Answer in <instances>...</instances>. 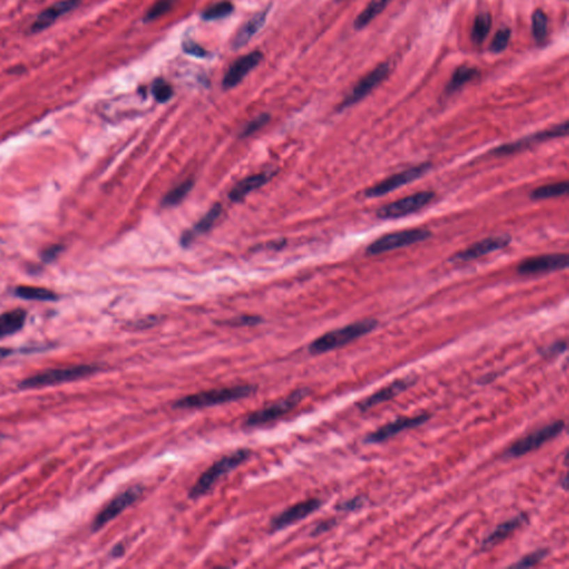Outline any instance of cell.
Here are the masks:
<instances>
[{
  "instance_id": "d4e9b609",
  "label": "cell",
  "mask_w": 569,
  "mask_h": 569,
  "mask_svg": "<svg viewBox=\"0 0 569 569\" xmlns=\"http://www.w3.org/2000/svg\"><path fill=\"white\" fill-rule=\"evenodd\" d=\"M26 322V313L22 309L7 311L0 315V338L14 335L20 332Z\"/></svg>"
},
{
  "instance_id": "d6986e66",
  "label": "cell",
  "mask_w": 569,
  "mask_h": 569,
  "mask_svg": "<svg viewBox=\"0 0 569 569\" xmlns=\"http://www.w3.org/2000/svg\"><path fill=\"white\" fill-rule=\"evenodd\" d=\"M81 0H61L45 9L37 16L31 24V33H38L46 31L52 24H55L61 17L65 16L70 11L77 8Z\"/></svg>"
},
{
  "instance_id": "7402d4cb",
  "label": "cell",
  "mask_w": 569,
  "mask_h": 569,
  "mask_svg": "<svg viewBox=\"0 0 569 569\" xmlns=\"http://www.w3.org/2000/svg\"><path fill=\"white\" fill-rule=\"evenodd\" d=\"M270 177L272 176H270V173H257V175H251V176H248L247 178L242 179V182H238V184L231 190L229 198H231V201H235V203L242 201V199L247 197L251 192L259 189L261 186L266 185L268 180H270Z\"/></svg>"
},
{
  "instance_id": "30bf717a",
  "label": "cell",
  "mask_w": 569,
  "mask_h": 569,
  "mask_svg": "<svg viewBox=\"0 0 569 569\" xmlns=\"http://www.w3.org/2000/svg\"><path fill=\"white\" fill-rule=\"evenodd\" d=\"M567 134H568V121L566 120L561 124L550 127L548 130H539V132H533L531 135L520 138L512 143H503L501 146L492 149L490 154L496 157L517 154V153L535 146L537 143H545V141H552L556 138L565 137Z\"/></svg>"
},
{
  "instance_id": "7c38bea8",
  "label": "cell",
  "mask_w": 569,
  "mask_h": 569,
  "mask_svg": "<svg viewBox=\"0 0 569 569\" xmlns=\"http://www.w3.org/2000/svg\"><path fill=\"white\" fill-rule=\"evenodd\" d=\"M510 242H512V237L509 235L486 237L484 240L470 245L469 247L454 254L449 260L451 264H466L469 261L486 256L494 251H501L504 248L508 247Z\"/></svg>"
},
{
  "instance_id": "ac0fdd59",
  "label": "cell",
  "mask_w": 569,
  "mask_h": 569,
  "mask_svg": "<svg viewBox=\"0 0 569 569\" xmlns=\"http://www.w3.org/2000/svg\"><path fill=\"white\" fill-rule=\"evenodd\" d=\"M417 380L416 376H407L400 380H395L386 387L382 388L377 393H373L371 396L361 400L359 404H357L358 408L361 412H367L371 408L375 407L377 405L382 404V403L388 402L395 397L398 396L399 393H404L407 391L408 388L415 384Z\"/></svg>"
},
{
  "instance_id": "8fae6325",
  "label": "cell",
  "mask_w": 569,
  "mask_h": 569,
  "mask_svg": "<svg viewBox=\"0 0 569 569\" xmlns=\"http://www.w3.org/2000/svg\"><path fill=\"white\" fill-rule=\"evenodd\" d=\"M143 487L141 485H135L116 496L104 506L102 512L97 515L93 522V531H97L102 529L110 520H115L128 507L134 505L143 496Z\"/></svg>"
},
{
  "instance_id": "836d02e7",
  "label": "cell",
  "mask_w": 569,
  "mask_h": 569,
  "mask_svg": "<svg viewBox=\"0 0 569 569\" xmlns=\"http://www.w3.org/2000/svg\"><path fill=\"white\" fill-rule=\"evenodd\" d=\"M512 37V31L508 27H504L496 33L490 44V50L492 54H501L508 47L509 40Z\"/></svg>"
},
{
  "instance_id": "ee69618b",
  "label": "cell",
  "mask_w": 569,
  "mask_h": 569,
  "mask_svg": "<svg viewBox=\"0 0 569 569\" xmlns=\"http://www.w3.org/2000/svg\"><path fill=\"white\" fill-rule=\"evenodd\" d=\"M10 354L8 350H3V348H0V358L6 357V356Z\"/></svg>"
},
{
  "instance_id": "cb8c5ba5",
  "label": "cell",
  "mask_w": 569,
  "mask_h": 569,
  "mask_svg": "<svg viewBox=\"0 0 569 569\" xmlns=\"http://www.w3.org/2000/svg\"><path fill=\"white\" fill-rule=\"evenodd\" d=\"M479 75H481V72L476 67L468 66V65H462V66L458 67L455 70L454 74L451 75V79L446 86V94H455L456 91L462 89L464 86L467 85L470 81L477 79Z\"/></svg>"
},
{
  "instance_id": "ba28073f",
  "label": "cell",
  "mask_w": 569,
  "mask_h": 569,
  "mask_svg": "<svg viewBox=\"0 0 569 569\" xmlns=\"http://www.w3.org/2000/svg\"><path fill=\"white\" fill-rule=\"evenodd\" d=\"M564 429L565 423L563 421H556L554 423H548L543 428L537 429L531 434L520 438L517 442H515L504 453V457L505 458H518V457L527 455L528 453L536 451L539 447H542L544 444L559 437Z\"/></svg>"
},
{
  "instance_id": "1f68e13d",
  "label": "cell",
  "mask_w": 569,
  "mask_h": 569,
  "mask_svg": "<svg viewBox=\"0 0 569 569\" xmlns=\"http://www.w3.org/2000/svg\"><path fill=\"white\" fill-rule=\"evenodd\" d=\"M234 11V5L229 3V1H220V3H215L210 6L206 10L203 11L201 18L207 22H212V20H223L229 15L233 14Z\"/></svg>"
},
{
  "instance_id": "f546056e",
  "label": "cell",
  "mask_w": 569,
  "mask_h": 569,
  "mask_svg": "<svg viewBox=\"0 0 569 569\" xmlns=\"http://www.w3.org/2000/svg\"><path fill=\"white\" fill-rule=\"evenodd\" d=\"M193 187L194 180H192V179L185 180L182 184H179L178 186L171 189V192L164 197L162 205L165 207L177 206V205L180 204V203L186 198V196L189 194L190 190L193 189Z\"/></svg>"
},
{
  "instance_id": "d590c367",
  "label": "cell",
  "mask_w": 569,
  "mask_h": 569,
  "mask_svg": "<svg viewBox=\"0 0 569 569\" xmlns=\"http://www.w3.org/2000/svg\"><path fill=\"white\" fill-rule=\"evenodd\" d=\"M548 554H549L548 549L535 550L533 553L528 554L525 557H522L520 561L512 565V567H515V568H529V567L536 566L543 559L547 557Z\"/></svg>"
},
{
  "instance_id": "d6a6232c",
  "label": "cell",
  "mask_w": 569,
  "mask_h": 569,
  "mask_svg": "<svg viewBox=\"0 0 569 569\" xmlns=\"http://www.w3.org/2000/svg\"><path fill=\"white\" fill-rule=\"evenodd\" d=\"M175 3L176 0H157L156 3L148 9L146 15L143 16V22H149L158 20L159 17L169 13Z\"/></svg>"
},
{
  "instance_id": "83f0119b",
  "label": "cell",
  "mask_w": 569,
  "mask_h": 569,
  "mask_svg": "<svg viewBox=\"0 0 569 569\" xmlns=\"http://www.w3.org/2000/svg\"><path fill=\"white\" fill-rule=\"evenodd\" d=\"M492 15L488 11H484L476 16L474 20L473 29L470 33V38L475 45H481L486 40L492 29Z\"/></svg>"
},
{
  "instance_id": "b9f144b4",
  "label": "cell",
  "mask_w": 569,
  "mask_h": 569,
  "mask_svg": "<svg viewBox=\"0 0 569 569\" xmlns=\"http://www.w3.org/2000/svg\"><path fill=\"white\" fill-rule=\"evenodd\" d=\"M335 525V520H325V522H320L316 527L313 528V531H311V536H317V535H320V533H326V531H330Z\"/></svg>"
},
{
  "instance_id": "8d00e7d4",
  "label": "cell",
  "mask_w": 569,
  "mask_h": 569,
  "mask_svg": "<svg viewBox=\"0 0 569 569\" xmlns=\"http://www.w3.org/2000/svg\"><path fill=\"white\" fill-rule=\"evenodd\" d=\"M270 116L268 114H263V115L258 116L256 118L249 121L246 125L245 128L242 130V137H248V136L253 135L255 132H258L270 121Z\"/></svg>"
},
{
  "instance_id": "4fadbf2b",
  "label": "cell",
  "mask_w": 569,
  "mask_h": 569,
  "mask_svg": "<svg viewBox=\"0 0 569 569\" xmlns=\"http://www.w3.org/2000/svg\"><path fill=\"white\" fill-rule=\"evenodd\" d=\"M391 72V65L388 63H382L376 68L373 69L368 75H366L365 77L361 78L352 89L350 94L345 97V100L339 106V110L346 109V108L352 107L354 104L361 102L364 98L368 96L371 91L376 88L377 86L388 77V75Z\"/></svg>"
},
{
  "instance_id": "4316f807",
  "label": "cell",
  "mask_w": 569,
  "mask_h": 569,
  "mask_svg": "<svg viewBox=\"0 0 569 569\" xmlns=\"http://www.w3.org/2000/svg\"><path fill=\"white\" fill-rule=\"evenodd\" d=\"M569 189V184L567 180L565 182H554V184L543 185L539 187L531 190V201H546V199L559 198L561 196L567 195Z\"/></svg>"
},
{
  "instance_id": "4dcf8cb0",
  "label": "cell",
  "mask_w": 569,
  "mask_h": 569,
  "mask_svg": "<svg viewBox=\"0 0 569 569\" xmlns=\"http://www.w3.org/2000/svg\"><path fill=\"white\" fill-rule=\"evenodd\" d=\"M548 20L547 16L542 9L533 11L531 16V33L537 42H543L547 36Z\"/></svg>"
},
{
  "instance_id": "7bdbcfd3",
  "label": "cell",
  "mask_w": 569,
  "mask_h": 569,
  "mask_svg": "<svg viewBox=\"0 0 569 569\" xmlns=\"http://www.w3.org/2000/svg\"><path fill=\"white\" fill-rule=\"evenodd\" d=\"M124 547H123V545H117L115 548L113 549L114 556L116 557H118V556L123 555L124 554Z\"/></svg>"
},
{
  "instance_id": "9c48e42d",
  "label": "cell",
  "mask_w": 569,
  "mask_h": 569,
  "mask_svg": "<svg viewBox=\"0 0 569 569\" xmlns=\"http://www.w3.org/2000/svg\"><path fill=\"white\" fill-rule=\"evenodd\" d=\"M435 198V193L423 190L412 194L393 203H388L376 212L377 218L382 220L399 219L419 212L423 207L430 204Z\"/></svg>"
},
{
  "instance_id": "9a60e30c",
  "label": "cell",
  "mask_w": 569,
  "mask_h": 569,
  "mask_svg": "<svg viewBox=\"0 0 569 569\" xmlns=\"http://www.w3.org/2000/svg\"><path fill=\"white\" fill-rule=\"evenodd\" d=\"M429 419H430V415H428V414H421V415L415 416V417L397 418L396 421H391L385 426H382L375 432H371L364 442L366 444L384 443L389 438L395 437L399 432L421 426L423 423H426Z\"/></svg>"
},
{
  "instance_id": "484cf974",
  "label": "cell",
  "mask_w": 569,
  "mask_h": 569,
  "mask_svg": "<svg viewBox=\"0 0 569 569\" xmlns=\"http://www.w3.org/2000/svg\"><path fill=\"white\" fill-rule=\"evenodd\" d=\"M391 1L393 0H371L354 22V28L356 31H361L364 28L367 27L378 15L385 10L386 7Z\"/></svg>"
},
{
  "instance_id": "277c9868",
  "label": "cell",
  "mask_w": 569,
  "mask_h": 569,
  "mask_svg": "<svg viewBox=\"0 0 569 569\" xmlns=\"http://www.w3.org/2000/svg\"><path fill=\"white\" fill-rule=\"evenodd\" d=\"M100 371V367L94 365H77L52 368L42 371L39 374L28 377L20 384V388H39L59 385L63 382H74L84 377L89 376Z\"/></svg>"
},
{
  "instance_id": "603a6c76",
  "label": "cell",
  "mask_w": 569,
  "mask_h": 569,
  "mask_svg": "<svg viewBox=\"0 0 569 569\" xmlns=\"http://www.w3.org/2000/svg\"><path fill=\"white\" fill-rule=\"evenodd\" d=\"M221 205L216 204L210 208L208 212L205 215L204 217L199 220L198 223L194 226L193 229H190L187 233H185L182 237V244L184 246L189 245L190 242H193L195 237L199 235L205 234L207 231L212 228V226L217 221L218 218L221 215Z\"/></svg>"
},
{
  "instance_id": "8992f818",
  "label": "cell",
  "mask_w": 569,
  "mask_h": 569,
  "mask_svg": "<svg viewBox=\"0 0 569 569\" xmlns=\"http://www.w3.org/2000/svg\"><path fill=\"white\" fill-rule=\"evenodd\" d=\"M432 237V233L428 229L413 228L404 229V231H395L391 234H386L384 236L377 238L371 242L368 247L366 248V253L369 256H376L380 254L388 253V251H396L399 248L408 247L415 244L425 242Z\"/></svg>"
},
{
  "instance_id": "f35d334b",
  "label": "cell",
  "mask_w": 569,
  "mask_h": 569,
  "mask_svg": "<svg viewBox=\"0 0 569 569\" xmlns=\"http://www.w3.org/2000/svg\"><path fill=\"white\" fill-rule=\"evenodd\" d=\"M261 322V318L257 316H240L237 318L226 320L225 324L233 327H242V326H256Z\"/></svg>"
},
{
  "instance_id": "ffe728a7",
  "label": "cell",
  "mask_w": 569,
  "mask_h": 569,
  "mask_svg": "<svg viewBox=\"0 0 569 569\" xmlns=\"http://www.w3.org/2000/svg\"><path fill=\"white\" fill-rule=\"evenodd\" d=\"M527 515L522 514L497 526V527L484 539V542L481 544V550L492 549V548L497 546L498 544H501L503 540H505L507 537L510 536L520 526L527 522Z\"/></svg>"
},
{
  "instance_id": "2e32d148",
  "label": "cell",
  "mask_w": 569,
  "mask_h": 569,
  "mask_svg": "<svg viewBox=\"0 0 569 569\" xmlns=\"http://www.w3.org/2000/svg\"><path fill=\"white\" fill-rule=\"evenodd\" d=\"M322 505V501H319L317 498L295 504L293 506L285 509L281 514H278L276 517L272 518V522H270V529L272 531H277L288 527V526H292L295 522H300V520L309 517V515L318 510Z\"/></svg>"
},
{
  "instance_id": "7a4b0ae2",
  "label": "cell",
  "mask_w": 569,
  "mask_h": 569,
  "mask_svg": "<svg viewBox=\"0 0 569 569\" xmlns=\"http://www.w3.org/2000/svg\"><path fill=\"white\" fill-rule=\"evenodd\" d=\"M377 326L378 322L376 319L369 318L352 322L338 329L332 330L315 339L309 345V352L311 355H322L325 352L341 348L363 336L368 335L373 330L376 329Z\"/></svg>"
},
{
  "instance_id": "e575fe53",
  "label": "cell",
  "mask_w": 569,
  "mask_h": 569,
  "mask_svg": "<svg viewBox=\"0 0 569 569\" xmlns=\"http://www.w3.org/2000/svg\"><path fill=\"white\" fill-rule=\"evenodd\" d=\"M153 96L158 102H167L173 95V87L162 79L155 80L152 87Z\"/></svg>"
},
{
  "instance_id": "60d3db41",
  "label": "cell",
  "mask_w": 569,
  "mask_h": 569,
  "mask_svg": "<svg viewBox=\"0 0 569 569\" xmlns=\"http://www.w3.org/2000/svg\"><path fill=\"white\" fill-rule=\"evenodd\" d=\"M567 350V343L565 341H556L553 345L546 347L544 350H542V355L545 357H552V356H557L559 354H563Z\"/></svg>"
},
{
  "instance_id": "5b68a950",
  "label": "cell",
  "mask_w": 569,
  "mask_h": 569,
  "mask_svg": "<svg viewBox=\"0 0 569 569\" xmlns=\"http://www.w3.org/2000/svg\"><path fill=\"white\" fill-rule=\"evenodd\" d=\"M309 391H311L309 388H298L285 398H281L278 402L268 405L267 407L254 412L246 417L244 426L254 428V427L265 426V425L275 423L278 419L287 415L289 412L294 410V408L297 407L298 404H300L302 400L309 395Z\"/></svg>"
},
{
  "instance_id": "5bb4252c",
  "label": "cell",
  "mask_w": 569,
  "mask_h": 569,
  "mask_svg": "<svg viewBox=\"0 0 569 569\" xmlns=\"http://www.w3.org/2000/svg\"><path fill=\"white\" fill-rule=\"evenodd\" d=\"M569 264L567 254H546L529 257L518 265L517 272L522 276H536L566 270Z\"/></svg>"
},
{
  "instance_id": "3957f363",
  "label": "cell",
  "mask_w": 569,
  "mask_h": 569,
  "mask_svg": "<svg viewBox=\"0 0 569 569\" xmlns=\"http://www.w3.org/2000/svg\"><path fill=\"white\" fill-rule=\"evenodd\" d=\"M251 455H253V451L251 449H240L231 453V455L224 456L221 460H217L199 477L198 481H196L195 485L190 488L188 497L195 501V499L207 495L209 492H212L215 485L217 484L220 478H223L224 476L231 473L233 470L247 462Z\"/></svg>"
},
{
  "instance_id": "ab89813d",
  "label": "cell",
  "mask_w": 569,
  "mask_h": 569,
  "mask_svg": "<svg viewBox=\"0 0 569 569\" xmlns=\"http://www.w3.org/2000/svg\"><path fill=\"white\" fill-rule=\"evenodd\" d=\"M364 505H365V499L363 497H355L350 501L338 504L336 509L343 510V512H354L356 509H361Z\"/></svg>"
},
{
  "instance_id": "44dd1931",
  "label": "cell",
  "mask_w": 569,
  "mask_h": 569,
  "mask_svg": "<svg viewBox=\"0 0 569 569\" xmlns=\"http://www.w3.org/2000/svg\"><path fill=\"white\" fill-rule=\"evenodd\" d=\"M268 13H270V9H265L260 13H257L256 15L251 17V20L245 22V25H242L240 31H237L231 42V46L234 49H240L244 47L260 31L261 28L264 27Z\"/></svg>"
},
{
  "instance_id": "6da1fadb",
  "label": "cell",
  "mask_w": 569,
  "mask_h": 569,
  "mask_svg": "<svg viewBox=\"0 0 569 569\" xmlns=\"http://www.w3.org/2000/svg\"><path fill=\"white\" fill-rule=\"evenodd\" d=\"M256 391L257 386L255 385H237L209 389V391H199V393L177 399L176 402L173 404V408L175 410H203V408L212 407L217 405L227 404V403L237 402L240 399L247 398L256 393Z\"/></svg>"
},
{
  "instance_id": "74e56055",
  "label": "cell",
  "mask_w": 569,
  "mask_h": 569,
  "mask_svg": "<svg viewBox=\"0 0 569 569\" xmlns=\"http://www.w3.org/2000/svg\"><path fill=\"white\" fill-rule=\"evenodd\" d=\"M182 49L187 55L194 56V57L206 58L209 56V52L205 48L196 44L193 40H186L182 42Z\"/></svg>"
},
{
  "instance_id": "f1b7e54d",
  "label": "cell",
  "mask_w": 569,
  "mask_h": 569,
  "mask_svg": "<svg viewBox=\"0 0 569 569\" xmlns=\"http://www.w3.org/2000/svg\"><path fill=\"white\" fill-rule=\"evenodd\" d=\"M16 295L24 299L39 300V302H52V300L57 299L55 293H52L49 289L42 288V287L20 286L16 289Z\"/></svg>"
},
{
  "instance_id": "e0dca14e",
  "label": "cell",
  "mask_w": 569,
  "mask_h": 569,
  "mask_svg": "<svg viewBox=\"0 0 569 569\" xmlns=\"http://www.w3.org/2000/svg\"><path fill=\"white\" fill-rule=\"evenodd\" d=\"M264 55L260 52H249L248 55L238 58L226 72L223 79V87L225 89H231L240 85L244 78L247 76L251 70L258 66L263 61Z\"/></svg>"
},
{
  "instance_id": "52a82bcc",
  "label": "cell",
  "mask_w": 569,
  "mask_h": 569,
  "mask_svg": "<svg viewBox=\"0 0 569 569\" xmlns=\"http://www.w3.org/2000/svg\"><path fill=\"white\" fill-rule=\"evenodd\" d=\"M430 169H432V162H421L419 165L413 166V167L407 168L405 171L393 173V175L387 177L378 184L367 188L364 192V196H365L366 198H378V197L388 195V194L393 193L398 188L404 187L406 185L412 184L417 179L425 176Z\"/></svg>"
}]
</instances>
